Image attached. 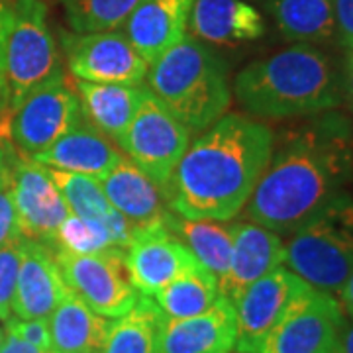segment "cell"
I'll use <instances>...</instances> for the list:
<instances>
[{"label": "cell", "mask_w": 353, "mask_h": 353, "mask_svg": "<svg viewBox=\"0 0 353 353\" xmlns=\"http://www.w3.org/2000/svg\"><path fill=\"white\" fill-rule=\"evenodd\" d=\"M340 304H341V308L347 312V316L353 320V275L347 279V281H345V285L341 287Z\"/></svg>", "instance_id": "38"}, {"label": "cell", "mask_w": 353, "mask_h": 353, "mask_svg": "<svg viewBox=\"0 0 353 353\" xmlns=\"http://www.w3.org/2000/svg\"><path fill=\"white\" fill-rule=\"evenodd\" d=\"M2 4H4V2H2V0H0V6H2Z\"/></svg>", "instance_id": "44"}, {"label": "cell", "mask_w": 353, "mask_h": 353, "mask_svg": "<svg viewBox=\"0 0 353 353\" xmlns=\"http://www.w3.org/2000/svg\"><path fill=\"white\" fill-rule=\"evenodd\" d=\"M232 353H245V352H238V350H236V352H232Z\"/></svg>", "instance_id": "42"}, {"label": "cell", "mask_w": 353, "mask_h": 353, "mask_svg": "<svg viewBox=\"0 0 353 353\" xmlns=\"http://www.w3.org/2000/svg\"><path fill=\"white\" fill-rule=\"evenodd\" d=\"M130 279L139 294L153 296L199 261L163 222L138 228L126 250Z\"/></svg>", "instance_id": "14"}, {"label": "cell", "mask_w": 353, "mask_h": 353, "mask_svg": "<svg viewBox=\"0 0 353 353\" xmlns=\"http://www.w3.org/2000/svg\"><path fill=\"white\" fill-rule=\"evenodd\" d=\"M334 16L340 41L353 51V0H334Z\"/></svg>", "instance_id": "34"}, {"label": "cell", "mask_w": 353, "mask_h": 353, "mask_svg": "<svg viewBox=\"0 0 353 353\" xmlns=\"http://www.w3.org/2000/svg\"><path fill=\"white\" fill-rule=\"evenodd\" d=\"M69 292L71 290L61 275L53 248L48 243L24 240L12 316L20 320H48Z\"/></svg>", "instance_id": "15"}, {"label": "cell", "mask_w": 353, "mask_h": 353, "mask_svg": "<svg viewBox=\"0 0 353 353\" xmlns=\"http://www.w3.org/2000/svg\"><path fill=\"white\" fill-rule=\"evenodd\" d=\"M4 75L8 112L36 88L65 77L43 0L6 2Z\"/></svg>", "instance_id": "6"}, {"label": "cell", "mask_w": 353, "mask_h": 353, "mask_svg": "<svg viewBox=\"0 0 353 353\" xmlns=\"http://www.w3.org/2000/svg\"><path fill=\"white\" fill-rule=\"evenodd\" d=\"M334 353H341V347H340V350H338V352H334Z\"/></svg>", "instance_id": "43"}, {"label": "cell", "mask_w": 353, "mask_h": 353, "mask_svg": "<svg viewBox=\"0 0 353 353\" xmlns=\"http://www.w3.org/2000/svg\"><path fill=\"white\" fill-rule=\"evenodd\" d=\"M341 92H345L347 97V102L352 106L353 110V51L347 59V65H345V73H343V87H341Z\"/></svg>", "instance_id": "39"}, {"label": "cell", "mask_w": 353, "mask_h": 353, "mask_svg": "<svg viewBox=\"0 0 353 353\" xmlns=\"http://www.w3.org/2000/svg\"><path fill=\"white\" fill-rule=\"evenodd\" d=\"M122 157L124 155L114 145V139L83 116L50 150L36 155L32 161L50 169L102 179L122 161Z\"/></svg>", "instance_id": "19"}, {"label": "cell", "mask_w": 353, "mask_h": 353, "mask_svg": "<svg viewBox=\"0 0 353 353\" xmlns=\"http://www.w3.org/2000/svg\"><path fill=\"white\" fill-rule=\"evenodd\" d=\"M12 179V152L0 141V189L10 187Z\"/></svg>", "instance_id": "37"}, {"label": "cell", "mask_w": 353, "mask_h": 353, "mask_svg": "<svg viewBox=\"0 0 353 353\" xmlns=\"http://www.w3.org/2000/svg\"><path fill=\"white\" fill-rule=\"evenodd\" d=\"M312 289L290 269L279 265L277 269L257 279L243 289L234 301L236 310V350L259 353L265 338L275 330L304 292Z\"/></svg>", "instance_id": "12"}, {"label": "cell", "mask_w": 353, "mask_h": 353, "mask_svg": "<svg viewBox=\"0 0 353 353\" xmlns=\"http://www.w3.org/2000/svg\"><path fill=\"white\" fill-rule=\"evenodd\" d=\"M352 179V120L336 110L308 116L273 143L269 165L245 204V214L279 236H290L345 194Z\"/></svg>", "instance_id": "1"}, {"label": "cell", "mask_w": 353, "mask_h": 353, "mask_svg": "<svg viewBox=\"0 0 353 353\" xmlns=\"http://www.w3.org/2000/svg\"><path fill=\"white\" fill-rule=\"evenodd\" d=\"M22 240L20 220L12 201L10 187L0 189V248Z\"/></svg>", "instance_id": "33"}, {"label": "cell", "mask_w": 353, "mask_h": 353, "mask_svg": "<svg viewBox=\"0 0 353 353\" xmlns=\"http://www.w3.org/2000/svg\"><path fill=\"white\" fill-rule=\"evenodd\" d=\"M285 263L312 289L340 294L353 275V199L347 192L290 234Z\"/></svg>", "instance_id": "5"}, {"label": "cell", "mask_w": 353, "mask_h": 353, "mask_svg": "<svg viewBox=\"0 0 353 353\" xmlns=\"http://www.w3.org/2000/svg\"><path fill=\"white\" fill-rule=\"evenodd\" d=\"M189 143V130L153 97L150 88H145L118 148L163 189Z\"/></svg>", "instance_id": "7"}, {"label": "cell", "mask_w": 353, "mask_h": 353, "mask_svg": "<svg viewBox=\"0 0 353 353\" xmlns=\"http://www.w3.org/2000/svg\"><path fill=\"white\" fill-rule=\"evenodd\" d=\"M138 228L128 222L118 210H110L104 218L87 220L75 214H69L57 232L55 250L88 255L106 250H128Z\"/></svg>", "instance_id": "26"}, {"label": "cell", "mask_w": 353, "mask_h": 353, "mask_svg": "<svg viewBox=\"0 0 353 353\" xmlns=\"http://www.w3.org/2000/svg\"><path fill=\"white\" fill-rule=\"evenodd\" d=\"M345 326L334 294L308 289L265 338L259 353H334L341 347Z\"/></svg>", "instance_id": "10"}, {"label": "cell", "mask_w": 353, "mask_h": 353, "mask_svg": "<svg viewBox=\"0 0 353 353\" xmlns=\"http://www.w3.org/2000/svg\"><path fill=\"white\" fill-rule=\"evenodd\" d=\"M4 336H6V334H4V330L0 328V350H2V343H4Z\"/></svg>", "instance_id": "41"}, {"label": "cell", "mask_w": 353, "mask_h": 353, "mask_svg": "<svg viewBox=\"0 0 353 353\" xmlns=\"http://www.w3.org/2000/svg\"><path fill=\"white\" fill-rule=\"evenodd\" d=\"M50 173L61 192L63 201L67 202L71 214L87 218V220H99L112 210L110 202L102 190L101 179L81 175V173L59 171V169H50Z\"/></svg>", "instance_id": "30"}, {"label": "cell", "mask_w": 353, "mask_h": 353, "mask_svg": "<svg viewBox=\"0 0 353 353\" xmlns=\"http://www.w3.org/2000/svg\"><path fill=\"white\" fill-rule=\"evenodd\" d=\"M165 228H169L192 257L218 281L226 275L232 259V224L220 220H189L175 212H167L163 218Z\"/></svg>", "instance_id": "24"}, {"label": "cell", "mask_w": 353, "mask_h": 353, "mask_svg": "<svg viewBox=\"0 0 353 353\" xmlns=\"http://www.w3.org/2000/svg\"><path fill=\"white\" fill-rule=\"evenodd\" d=\"M0 353H51V352L38 350L36 345H32V343H28V341H24L22 338H18V336L12 334V332H6Z\"/></svg>", "instance_id": "36"}, {"label": "cell", "mask_w": 353, "mask_h": 353, "mask_svg": "<svg viewBox=\"0 0 353 353\" xmlns=\"http://www.w3.org/2000/svg\"><path fill=\"white\" fill-rule=\"evenodd\" d=\"M232 241L230 267L218 281V292L230 303L257 279L285 263V243L281 236L257 222L232 224Z\"/></svg>", "instance_id": "16"}, {"label": "cell", "mask_w": 353, "mask_h": 353, "mask_svg": "<svg viewBox=\"0 0 353 353\" xmlns=\"http://www.w3.org/2000/svg\"><path fill=\"white\" fill-rule=\"evenodd\" d=\"M187 28L208 46L234 48L261 38L265 20L250 0H194Z\"/></svg>", "instance_id": "18"}, {"label": "cell", "mask_w": 353, "mask_h": 353, "mask_svg": "<svg viewBox=\"0 0 353 353\" xmlns=\"http://www.w3.org/2000/svg\"><path fill=\"white\" fill-rule=\"evenodd\" d=\"M6 332H12L18 338H22L28 343L36 345L38 350L51 352V336H50V324L43 318L36 320H20V318H8L6 320Z\"/></svg>", "instance_id": "32"}, {"label": "cell", "mask_w": 353, "mask_h": 353, "mask_svg": "<svg viewBox=\"0 0 353 353\" xmlns=\"http://www.w3.org/2000/svg\"><path fill=\"white\" fill-rule=\"evenodd\" d=\"M148 88L190 134H201L230 108L226 61L190 34L161 53L148 71Z\"/></svg>", "instance_id": "4"}, {"label": "cell", "mask_w": 353, "mask_h": 353, "mask_svg": "<svg viewBox=\"0 0 353 353\" xmlns=\"http://www.w3.org/2000/svg\"><path fill=\"white\" fill-rule=\"evenodd\" d=\"M279 32L296 43L324 46L338 36L334 0H269Z\"/></svg>", "instance_id": "25"}, {"label": "cell", "mask_w": 353, "mask_h": 353, "mask_svg": "<svg viewBox=\"0 0 353 353\" xmlns=\"http://www.w3.org/2000/svg\"><path fill=\"white\" fill-rule=\"evenodd\" d=\"M218 279L196 265L153 294L167 320H181L206 312L218 301Z\"/></svg>", "instance_id": "28"}, {"label": "cell", "mask_w": 353, "mask_h": 353, "mask_svg": "<svg viewBox=\"0 0 353 353\" xmlns=\"http://www.w3.org/2000/svg\"><path fill=\"white\" fill-rule=\"evenodd\" d=\"M236 310L226 296H218L206 312L167 320L161 353H232L236 350Z\"/></svg>", "instance_id": "17"}, {"label": "cell", "mask_w": 353, "mask_h": 353, "mask_svg": "<svg viewBox=\"0 0 353 353\" xmlns=\"http://www.w3.org/2000/svg\"><path fill=\"white\" fill-rule=\"evenodd\" d=\"M73 90L79 97L83 116L102 134L116 143L124 136L134 114L138 110L145 88L132 85H106L75 79Z\"/></svg>", "instance_id": "22"}, {"label": "cell", "mask_w": 353, "mask_h": 353, "mask_svg": "<svg viewBox=\"0 0 353 353\" xmlns=\"http://www.w3.org/2000/svg\"><path fill=\"white\" fill-rule=\"evenodd\" d=\"M55 259L71 292L104 318H120L136 304L139 292L134 287L126 263V250L79 253L55 250Z\"/></svg>", "instance_id": "8"}, {"label": "cell", "mask_w": 353, "mask_h": 353, "mask_svg": "<svg viewBox=\"0 0 353 353\" xmlns=\"http://www.w3.org/2000/svg\"><path fill=\"white\" fill-rule=\"evenodd\" d=\"M341 85L330 59L310 43H296L245 65L234 79L243 110L261 118H308L341 104Z\"/></svg>", "instance_id": "3"}, {"label": "cell", "mask_w": 353, "mask_h": 353, "mask_svg": "<svg viewBox=\"0 0 353 353\" xmlns=\"http://www.w3.org/2000/svg\"><path fill=\"white\" fill-rule=\"evenodd\" d=\"M101 185L110 206L136 228L159 224L169 212L163 189L126 157L102 176Z\"/></svg>", "instance_id": "21"}, {"label": "cell", "mask_w": 353, "mask_h": 353, "mask_svg": "<svg viewBox=\"0 0 353 353\" xmlns=\"http://www.w3.org/2000/svg\"><path fill=\"white\" fill-rule=\"evenodd\" d=\"M194 0H141L124 22V34L152 65L161 53L185 38Z\"/></svg>", "instance_id": "20"}, {"label": "cell", "mask_w": 353, "mask_h": 353, "mask_svg": "<svg viewBox=\"0 0 353 353\" xmlns=\"http://www.w3.org/2000/svg\"><path fill=\"white\" fill-rule=\"evenodd\" d=\"M4 28H6V2L0 6V114L8 110V88L4 75Z\"/></svg>", "instance_id": "35"}, {"label": "cell", "mask_w": 353, "mask_h": 353, "mask_svg": "<svg viewBox=\"0 0 353 353\" xmlns=\"http://www.w3.org/2000/svg\"><path fill=\"white\" fill-rule=\"evenodd\" d=\"M61 43L69 73L81 81L139 87L150 71V63L118 30L61 34Z\"/></svg>", "instance_id": "11"}, {"label": "cell", "mask_w": 353, "mask_h": 353, "mask_svg": "<svg viewBox=\"0 0 353 353\" xmlns=\"http://www.w3.org/2000/svg\"><path fill=\"white\" fill-rule=\"evenodd\" d=\"M83 118L77 92L67 87L65 77L30 92L10 110L8 136L28 159L50 150Z\"/></svg>", "instance_id": "9"}, {"label": "cell", "mask_w": 353, "mask_h": 353, "mask_svg": "<svg viewBox=\"0 0 353 353\" xmlns=\"http://www.w3.org/2000/svg\"><path fill=\"white\" fill-rule=\"evenodd\" d=\"M10 192L20 220L22 238L53 248L57 232L71 210L57 189L50 169L24 155L18 157L12 153Z\"/></svg>", "instance_id": "13"}, {"label": "cell", "mask_w": 353, "mask_h": 353, "mask_svg": "<svg viewBox=\"0 0 353 353\" xmlns=\"http://www.w3.org/2000/svg\"><path fill=\"white\" fill-rule=\"evenodd\" d=\"M2 2H4V0H2Z\"/></svg>", "instance_id": "45"}, {"label": "cell", "mask_w": 353, "mask_h": 353, "mask_svg": "<svg viewBox=\"0 0 353 353\" xmlns=\"http://www.w3.org/2000/svg\"><path fill=\"white\" fill-rule=\"evenodd\" d=\"M275 134L263 122L224 114L189 143L163 187L171 212L189 220L238 216L265 173Z\"/></svg>", "instance_id": "2"}, {"label": "cell", "mask_w": 353, "mask_h": 353, "mask_svg": "<svg viewBox=\"0 0 353 353\" xmlns=\"http://www.w3.org/2000/svg\"><path fill=\"white\" fill-rule=\"evenodd\" d=\"M141 0H59L73 32H108L124 26Z\"/></svg>", "instance_id": "29"}, {"label": "cell", "mask_w": 353, "mask_h": 353, "mask_svg": "<svg viewBox=\"0 0 353 353\" xmlns=\"http://www.w3.org/2000/svg\"><path fill=\"white\" fill-rule=\"evenodd\" d=\"M167 318L153 296L139 294L126 314L110 322L102 353H161Z\"/></svg>", "instance_id": "27"}, {"label": "cell", "mask_w": 353, "mask_h": 353, "mask_svg": "<svg viewBox=\"0 0 353 353\" xmlns=\"http://www.w3.org/2000/svg\"><path fill=\"white\" fill-rule=\"evenodd\" d=\"M51 353H102L110 322L69 292L48 318Z\"/></svg>", "instance_id": "23"}, {"label": "cell", "mask_w": 353, "mask_h": 353, "mask_svg": "<svg viewBox=\"0 0 353 353\" xmlns=\"http://www.w3.org/2000/svg\"><path fill=\"white\" fill-rule=\"evenodd\" d=\"M341 353H353V324L345 326L341 336Z\"/></svg>", "instance_id": "40"}, {"label": "cell", "mask_w": 353, "mask_h": 353, "mask_svg": "<svg viewBox=\"0 0 353 353\" xmlns=\"http://www.w3.org/2000/svg\"><path fill=\"white\" fill-rule=\"evenodd\" d=\"M22 252H24V238L0 248V320L2 322L12 318L14 292L22 265Z\"/></svg>", "instance_id": "31"}]
</instances>
